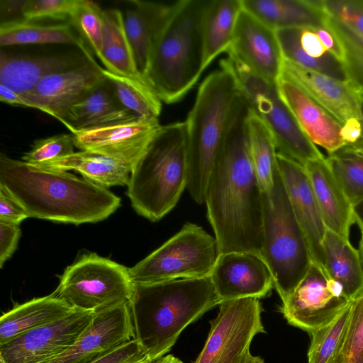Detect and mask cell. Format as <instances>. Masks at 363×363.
Returning <instances> with one entry per match:
<instances>
[{
  "instance_id": "obj_1",
  "label": "cell",
  "mask_w": 363,
  "mask_h": 363,
  "mask_svg": "<svg viewBox=\"0 0 363 363\" xmlns=\"http://www.w3.org/2000/svg\"><path fill=\"white\" fill-rule=\"evenodd\" d=\"M249 110L241 93L206 188L204 203L219 255L252 252L261 255L263 191L251 157Z\"/></svg>"
},
{
  "instance_id": "obj_2",
  "label": "cell",
  "mask_w": 363,
  "mask_h": 363,
  "mask_svg": "<svg viewBox=\"0 0 363 363\" xmlns=\"http://www.w3.org/2000/svg\"><path fill=\"white\" fill-rule=\"evenodd\" d=\"M0 186L29 218L76 225L96 223L121 206L104 187L66 171L45 168L0 155Z\"/></svg>"
},
{
  "instance_id": "obj_3",
  "label": "cell",
  "mask_w": 363,
  "mask_h": 363,
  "mask_svg": "<svg viewBox=\"0 0 363 363\" xmlns=\"http://www.w3.org/2000/svg\"><path fill=\"white\" fill-rule=\"evenodd\" d=\"M220 303L210 276L134 284L133 339L153 362L170 351L187 325Z\"/></svg>"
},
{
  "instance_id": "obj_4",
  "label": "cell",
  "mask_w": 363,
  "mask_h": 363,
  "mask_svg": "<svg viewBox=\"0 0 363 363\" xmlns=\"http://www.w3.org/2000/svg\"><path fill=\"white\" fill-rule=\"evenodd\" d=\"M209 0H180L159 33L147 82L166 104L180 101L204 71L203 22Z\"/></svg>"
},
{
  "instance_id": "obj_5",
  "label": "cell",
  "mask_w": 363,
  "mask_h": 363,
  "mask_svg": "<svg viewBox=\"0 0 363 363\" xmlns=\"http://www.w3.org/2000/svg\"><path fill=\"white\" fill-rule=\"evenodd\" d=\"M188 177L186 122L162 125L131 171L127 195L132 207L152 222L160 220L177 205Z\"/></svg>"
},
{
  "instance_id": "obj_6",
  "label": "cell",
  "mask_w": 363,
  "mask_h": 363,
  "mask_svg": "<svg viewBox=\"0 0 363 363\" xmlns=\"http://www.w3.org/2000/svg\"><path fill=\"white\" fill-rule=\"evenodd\" d=\"M240 94L233 74L220 67L208 75L199 86L185 121L189 167L186 189L199 204L204 203L208 177Z\"/></svg>"
},
{
  "instance_id": "obj_7",
  "label": "cell",
  "mask_w": 363,
  "mask_h": 363,
  "mask_svg": "<svg viewBox=\"0 0 363 363\" xmlns=\"http://www.w3.org/2000/svg\"><path fill=\"white\" fill-rule=\"evenodd\" d=\"M261 256L282 302L293 293L313 262L278 167L272 189L263 192Z\"/></svg>"
},
{
  "instance_id": "obj_8",
  "label": "cell",
  "mask_w": 363,
  "mask_h": 363,
  "mask_svg": "<svg viewBox=\"0 0 363 363\" xmlns=\"http://www.w3.org/2000/svg\"><path fill=\"white\" fill-rule=\"evenodd\" d=\"M220 66L230 72L251 108L272 133L277 152L304 165L323 157L281 99L277 83L254 72L228 50Z\"/></svg>"
},
{
  "instance_id": "obj_9",
  "label": "cell",
  "mask_w": 363,
  "mask_h": 363,
  "mask_svg": "<svg viewBox=\"0 0 363 363\" xmlns=\"http://www.w3.org/2000/svg\"><path fill=\"white\" fill-rule=\"evenodd\" d=\"M219 255L215 237L191 223L128 268L134 284H150L209 276Z\"/></svg>"
},
{
  "instance_id": "obj_10",
  "label": "cell",
  "mask_w": 363,
  "mask_h": 363,
  "mask_svg": "<svg viewBox=\"0 0 363 363\" xmlns=\"http://www.w3.org/2000/svg\"><path fill=\"white\" fill-rule=\"evenodd\" d=\"M133 289L128 268L91 253L67 267L53 294L74 309L98 313L129 303Z\"/></svg>"
},
{
  "instance_id": "obj_11",
  "label": "cell",
  "mask_w": 363,
  "mask_h": 363,
  "mask_svg": "<svg viewBox=\"0 0 363 363\" xmlns=\"http://www.w3.org/2000/svg\"><path fill=\"white\" fill-rule=\"evenodd\" d=\"M259 298L249 297L222 302L204 346L194 363H245L254 337L265 333Z\"/></svg>"
},
{
  "instance_id": "obj_12",
  "label": "cell",
  "mask_w": 363,
  "mask_h": 363,
  "mask_svg": "<svg viewBox=\"0 0 363 363\" xmlns=\"http://www.w3.org/2000/svg\"><path fill=\"white\" fill-rule=\"evenodd\" d=\"M325 269L312 262L280 312L287 323L309 335L335 319L350 303Z\"/></svg>"
},
{
  "instance_id": "obj_13",
  "label": "cell",
  "mask_w": 363,
  "mask_h": 363,
  "mask_svg": "<svg viewBox=\"0 0 363 363\" xmlns=\"http://www.w3.org/2000/svg\"><path fill=\"white\" fill-rule=\"evenodd\" d=\"M96 312L74 309L67 315L0 345L5 363H44L69 349L92 321Z\"/></svg>"
},
{
  "instance_id": "obj_14",
  "label": "cell",
  "mask_w": 363,
  "mask_h": 363,
  "mask_svg": "<svg viewBox=\"0 0 363 363\" xmlns=\"http://www.w3.org/2000/svg\"><path fill=\"white\" fill-rule=\"evenodd\" d=\"M161 126L158 118H137L71 134L76 147L121 162L129 166L132 171Z\"/></svg>"
},
{
  "instance_id": "obj_15",
  "label": "cell",
  "mask_w": 363,
  "mask_h": 363,
  "mask_svg": "<svg viewBox=\"0 0 363 363\" xmlns=\"http://www.w3.org/2000/svg\"><path fill=\"white\" fill-rule=\"evenodd\" d=\"M134 338L129 303L96 313L76 342L44 363H93Z\"/></svg>"
},
{
  "instance_id": "obj_16",
  "label": "cell",
  "mask_w": 363,
  "mask_h": 363,
  "mask_svg": "<svg viewBox=\"0 0 363 363\" xmlns=\"http://www.w3.org/2000/svg\"><path fill=\"white\" fill-rule=\"evenodd\" d=\"M220 303L264 298L274 287L272 273L259 254L230 252L218 255L210 274Z\"/></svg>"
},
{
  "instance_id": "obj_17",
  "label": "cell",
  "mask_w": 363,
  "mask_h": 363,
  "mask_svg": "<svg viewBox=\"0 0 363 363\" xmlns=\"http://www.w3.org/2000/svg\"><path fill=\"white\" fill-rule=\"evenodd\" d=\"M106 79L94 59L42 79L26 95L39 110L62 121L67 111Z\"/></svg>"
},
{
  "instance_id": "obj_18",
  "label": "cell",
  "mask_w": 363,
  "mask_h": 363,
  "mask_svg": "<svg viewBox=\"0 0 363 363\" xmlns=\"http://www.w3.org/2000/svg\"><path fill=\"white\" fill-rule=\"evenodd\" d=\"M277 164L294 213L307 240L312 261L325 268L323 241L327 228L304 167L278 152Z\"/></svg>"
},
{
  "instance_id": "obj_19",
  "label": "cell",
  "mask_w": 363,
  "mask_h": 363,
  "mask_svg": "<svg viewBox=\"0 0 363 363\" xmlns=\"http://www.w3.org/2000/svg\"><path fill=\"white\" fill-rule=\"evenodd\" d=\"M228 50L254 72L270 82H277L281 75L283 56L275 30L243 8Z\"/></svg>"
},
{
  "instance_id": "obj_20",
  "label": "cell",
  "mask_w": 363,
  "mask_h": 363,
  "mask_svg": "<svg viewBox=\"0 0 363 363\" xmlns=\"http://www.w3.org/2000/svg\"><path fill=\"white\" fill-rule=\"evenodd\" d=\"M280 77L301 87L341 125L350 119L362 118L361 95L347 82L303 67L284 58Z\"/></svg>"
},
{
  "instance_id": "obj_21",
  "label": "cell",
  "mask_w": 363,
  "mask_h": 363,
  "mask_svg": "<svg viewBox=\"0 0 363 363\" xmlns=\"http://www.w3.org/2000/svg\"><path fill=\"white\" fill-rule=\"evenodd\" d=\"M279 95L301 128L328 155L344 146L341 124L292 81L280 77L277 82Z\"/></svg>"
},
{
  "instance_id": "obj_22",
  "label": "cell",
  "mask_w": 363,
  "mask_h": 363,
  "mask_svg": "<svg viewBox=\"0 0 363 363\" xmlns=\"http://www.w3.org/2000/svg\"><path fill=\"white\" fill-rule=\"evenodd\" d=\"M177 2L131 0L128 1L131 6L123 12L138 69L146 82L154 43Z\"/></svg>"
},
{
  "instance_id": "obj_23",
  "label": "cell",
  "mask_w": 363,
  "mask_h": 363,
  "mask_svg": "<svg viewBox=\"0 0 363 363\" xmlns=\"http://www.w3.org/2000/svg\"><path fill=\"white\" fill-rule=\"evenodd\" d=\"M327 229L350 240L355 223L354 206L333 175L326 157L308 162L304 165Z\"/></svg>"
},
{
  "instance_id": "obj_24",
  "label": "cell",
  "mask_w": 363,
  "mask_h": 363,
  "mask_svg": "<svg viewBox=\"0 0 363 363\" xmlns=\"http://www.w3.org/2000/svg\"><path fill=\"white\" fill-rule=\"evenodd\" d=\"M275 33L284 60L347 82L342 62L324 46L315 27H289Z\"/></svg>"
},
{
  "instance_id": "obj_25",
  "label": "cell",
  "mask_w": 363,
  "mask_h": 363,
  "mask_svg": "<svg viewBox=\"0 0 363 363\" xmlns=\"http://www.w3.org/2000/svg\"><path fill=\"white\" fill-rule=\"evenodd\" d=\"M93 57L83 55L30 56L0 53V84L26 95L45 77L78 66Z\"/></svg>"
},
{
  "instance_id": "obj_26",
  "label": "cell",
  "mask_w": 363,
  "mask_h": 363,
  "mask_svg": "<svg viewBox=\"0 0 363 363\" xmlns=\"http://www.w3.org/2000/svg\"><path fill=\"white\" fill-rule=\"evenodd\" d=\"M117 100L106 79L82 99L72 105L61 123L71 132L111 125L137 118Z\"/></svg>"
},
{
  "instance_id": "obj_27",
  "label": "cell",
  "mask_w": 363,
  "mask_h": 363,
  "mask_svg": "<svg viewBox=\"0 0 363 363\" xmlns=\"http://www.w3.org/2000/svg\"><path fill=\"white\" fill-rule=\"evenodd\" d=\"M323 248L325 269L350 301L363 291V263L358 249L337 233L327 229Z\"/></svg>"
},
{
  "instance_id": "obj_28",
  "label": "cell",
  "mask_w": 363,
  "mask_h": 363,
  "mask_svg": "<svg viewBox=\"0 0 363 363\" xmlns=\"http://www.w3.org/2000/svg\"><path fill=\"white\" fill-rule=\"evenodd\" d=\"M242 8L265 25L277 29L324 26L318 0H242Z\"/></svg>"
},
{
  "instance_id": "obj_29",
  "label": "cell",
  "mask_w": 363,
  "mask_h": 363,
  "mask_svg": "<svg viewBox=\"0 0 363 363\" xmlns=\"http://www.w3.org/2000/svg\"><path fill=\"white\" fill-rule=\"evenodd\" d=\"M74 308L50 295L16 305L0 318V345L69 314Z\"/></svg>"
},
{
  "instance_id": "obj_30",
  "label": "cell",
  "mask_w": 363,
  "mask_h": 363,
  "mask_svg": "<svg viewBox=\"0 0 363 363\" xmlns=\"http://www.w3.org/2000/svg\"><path fill=\"white\" fill-rule=\"evenodd\" d=\"M48 169L79 172L83 178L108 189L128 184L131 168L127 164L104 155L81 150L38 165Z\"/></svg>"
},
{
  "instance_id": "obj_31",
  "label": "cell",
  "mask_w": 363,
  "mask_h": 363,
  "mask_svg": "<svg viewBox=\"0 0 363 363\" xmlns=\"http://www.w3.org/2000/svg\"><path fill=\"white\" fill-rule=\"evenodd\" d=\"M100 61L110 72L147 83L138 69L125 32L123 14L118 9H104Z\"/></svg>"
},
{
  "instance_id": "obj_32",
  "label": "cell",
  "mask_w": 363,
  "mask_h": 363,
  "mask_svg": "<svg viewBox=\"0 0 363 363\" xmlns=\"http://www.w3.org/2000/svg\"><path fill=\"white\" fill-rule=\"evenodd\" d=\"M242 0H211L203 22L204 69L230 48Z\"/></svg>"
},
{
  "instance_id": "obj_33",
  "label": "cell",
  "mask_w": 363,
  "mask_h": 363,
  "mask_svg": "<svg viewBox=\"0 0 363 363\" xmlns=\"http://www.w3.org/2000/svg\"><path fill=\"white\" fill-rule=\"evenodd\" d=\"M47 43L72 44L86 56L93 57L91 51L79 35H76L69 23L44 25L22 18L0 24L1 47Z\"/></svg>"
},
{
  "instance_id": "obj_34",
  "label": "cell",
  "mask_w": 363,
  "mask_h": 363,
  "mask_svg": "<svg viewBox=\"0 0 363 363\" xmlns=\"http://www.w3.org/2000/svg\"><path fill=\"white\" fill-rule=\"evenodd\" d=\"M247 124L255 171L262 191L268 192L273 187L277 167L274 140L267 125L250 106Z\"/></svg>"
},
{
  "instance_id": "obj_35",
  "label": "cell",
  "mask_w": 363,
  "mask_h": 363,
  "mask_svg": "<svg viewBox=\"0 0 363 363\" xmlns=\"http://www.w3.org/2000/svg\"><path fill=\"white\" fill-rule=\"evenodd\" d=\"M118 102L138 118H158L162 101L146 82L123 77L103 69Z\"/></svg>"
},
{
  "instance_id": "obj_36",
  "label": "cell",
  "mask_w": 363,
  "mask_h": 363,
  "mask_svg": "<svg viewBox=\"0 0 363 363\" xmlns=\"http://www.w3.org/2000/svg\"><path fill=\"white\" fill-rule=\"evenodd\" d=\"M323 21L324 26L336 36L342 48V64L347 82L363 96V36L325 13Z\"/></svg>"
},
{
  "instance_id": "obj_37",
  "label": "cell",
  "mask_w": 363,
  "mask_h": 363,
  "mask_svg": "<svg viewBox=\"0 0 363 363\" xmlns=\"http://www.w3.org/2000/svg\"><path fill=\"white\" fill-rule=\"evenodd\" d=\"M326 160L352 206L363 202V153L341 148Z\"/></svg>"
},
{
  "instance_id": "obj_38",
  "label": "cell",
  "mask_w": 363,
  "mask_h": 363,
  "mask_svg": "<svg viewBox=\"0 0 363 363\" xmlns=\"http://www.w3.org/2000/svg\"><path fill=\"white\" fill-rule=\"evenodd\" d=\"M351 311V302L331 323L310 334L308 363H335L342 345Z\"/></svg>"
},
{
  "instance_id": "obj_39",
  "label": "cell",
  "mask_w": 363,
  "mask_h": 363,
  "mask_svg": "<svg viewBox=\"0 0 363 363\" xmlns=\"http://www.w3.org/2000/svg\"><path fill=\"white\" fill-rule=\"evenodd\" d=\"M103 11L96 2L81 0L69 19V24L99 60L103 43Z\"/></svg>"
},
{
  "instance_id": "obj_40",
  "label": "cell",
  "mask_w": 363,
  "mask_h": 363,
  "mask_svg": "<svg viewBox=\"0 0 363 363\" xmlns=\"http://www.w3.org/2000/svg\"><path fill=\"white\" fill-rule=\"evenodd\" d=\"M335 363H363V291L351 301L345 339Z\"/></svg>"
},
{
  "instance_id": "obj_41",
  "label": "cell",
  "mask_w": 363,
  "mask_h": 363,
  "mask_svg": "<svg viewBox=\"0 0 363 363\" xmlns=\"http://www.w3.org/2000/svg\"><path fill=\"white\" fill-rule=\"evenodd\" d=\"M74 147L72 134L55 135L35 140L21 159L31 164L41 165L74 153Z\"/></svg>"
},
{
  "instance_id": "obj_42",
  "label": "cell",
  "mask_w": 363,
  "mask_h": 363,
  "mask_svg": "<svg viewBox=\"0 0 363 363\" xmlns=\"http://www.w3.org/2000/svg\"><path fill=\"white\" fill-rule=\"evenodd\" d=\"M80 2L81 0H27L22 17L29 21L69 20Z\"/></svg>"
},
{
  "instance_id": "obj_43",
  "label": "cell",
  "mask_w": 363,
  "mask_h": 363,
  "mask_svg": "<svg viewBox=\"0 0 363 363\" xmlns=\"http://www.w3.org/2000/svg\"><path fill=\"white\" fill-rule=\"evenodd\" d=\"M323 11L363 36V0H318Z\"/></svg>"
},
{
  "instance_id": "obj_44",
  "label": "cell",
  "mask_w": 363,
  "mask_h": 363,
  "mask_svg": "<svg viewBox=\"0 0 363 363\" xmlns=\"http://www.w3.org/2000/svg\"><path fill=\"white\" fill-rule=\"evenodd\" d=\"M93 363H152L134 339Z\"/></svg>"
},
{
  "instance_id": "obj_45",
  "label": "cell",
  "mask_w": 363,
  "mask_h": 363,
  "mask_svg": "<svg viewBox=\"0 0 363 363\" xmlns=\"http://www.w3.org/2000/svg\"><path fill=\"white\" fill-rule=\"evenodd\" d=\"M29 218L23 208L4 189L0 186V222L18 225Z\"/></svg>"
},
{
  "instance_id": "obj_46",
  "label": "cell",
  "mask_w": 363,
  "mask_h": 363,
  "mask_svg": "<svg viewBox=\"0 0 363 363\" xmlns=\"http://www.w3.org/2000/svg\"><path fill=\"white\" fill-rule=\"evenodd\" d=\"M21 230L19 225L0 222V267L12 256L17 248Z\"/></svg>"
},
{
  "instance_id": "obj_47",
  "label": "cell",
  "mask_w": 363,
  "mask_h": 363,
  "mask_svg": "<svg viewBox=\"0 0 363 363\" xmlns=\"http://www.w3.org/2000/svg\"><path fill=\"white\" fill-rule=\"evenodd\" d=\"M0 101L12 106L29 107L39 110L38 105L30 99L1 84Z\"/></svg>"
},
{
  "instance_id": "obj_48",
  "label": "cell",
  "mask_w": 363,
  "mask_h": 363,
  "mask_svg": "<svg viewBox=\"0 0 363 363\" xmlns=\"http://www.w3.org/2000/svg\"><path fill=\"white\" fill-rule=\"evenodd\" d=\"M27 0H1V17L13 16L18 14L22 18V10Z\"/></svg>"
},
{
  "instance_id": "obj_49",
  "label": "cell",
  "mask_w": 363,
  "mask_h": 363,
  "mask_svg": "<svg viewBox=\"0 0 363 363\" xmlns=\"http://www.w3.org/2000/svg\"><path fill=\"white\" fill-rule=\"evenodd\" d=\"M355 223L358 225L360 231L363 232V202L354 206Z\"/></svg>"
},
{
  "instance_id": "obj_50",
  "label": "cell",
  "mask_w": 363,
  "mask_h": 363,
  "mask_svg": "<svg viewBox=\"0 0 363 363\" xmlns=\"http://www.w3.org/2000/svg\"><path fill=\"white\" fill-rule=\"evenodd\" d=\"M152 363H183V362L172 354H167L154 361Z\"/></svg>"
},
{
  "instance_id": "obj_51",
  "label": "cell",
  "mask_w": 363,
  "mask_h": 363,
  "mask_svg": "<svg viewBox=\"0 0 363 363\" xmlns=\"http://www.w3.org/2000/svg\"><path fill=\"white\" fill-rule=\"evenodd\" d=\"M245 363H264V362L261 357L252 356L250 354Z\"/></svg>"
},
{
  "instance_id": "obj_52",
  "label": "cell",
  "mask_w": 363,
  "mask_h": 363,
  "mask_svg": "<svg viewBox=\"0 0 363 363\" xmlns=\"http://www.w3.org/2000/svg\"><path fill=\"white\" fill-rule=\"evenodd\" d=\"M361 236L359 242V251L362 257V263H363V232L360 231Z\"/></svg>"
},
{
  "instance_id": "obj_53",
  "label": "cell",
  "mask_w": 363,
  "mask_h": 363,
  "mask_svg": "<svg viewBox=\"0 0 363 363\" xmlns=\"http://www.w3.org/2000/svg\"><path fill=\"white\" fill-rule=\"evenodd\" d=\"M360 111H361L362 117L363 118V96H361V99H360Z\"/></svg>"
},
{
  "instance_id": "obj_54",
  "label": "cell",
  "mask_w": 363,
  "mask_h": 363,
  "mask_svg": "<svg viewBox=\"0 0 363 363\" xmlns=\"http://www.w3.org/2000/svg\"><path fill=\"white\" fill-rule=\"evenodd\" d=\"M0 363H5L1 359H0Z\"/></svg>"
}]
</instances>
